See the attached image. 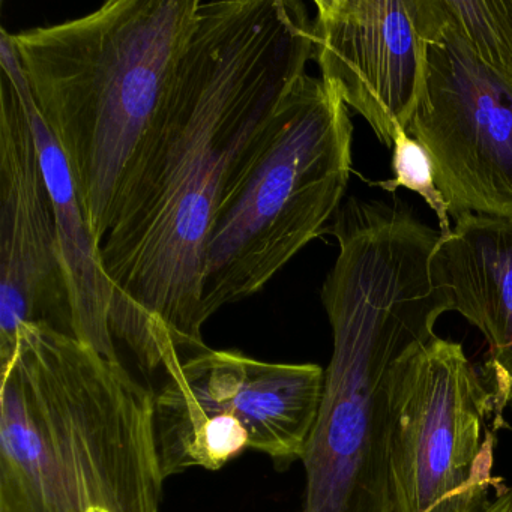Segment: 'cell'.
Wrapping results in <instances>:
<instances>
[{
  "instance_id": "277c9868",
  "label": "cell",
  "mask_w": 512,
  "mask_h": 512,
  "mask_svg": "<svg viewBox=\"0 0 512 512\" xmlns=\"http://www.w3.org/2000/svg\"><path fill=\"white\" fill-rule=\"evenodd\" d=\"M200 7V0H109L88 16L13 35L32 101L67 157L100 244Z\"/></svg>"
},
{
  "instance_id": "4fadbf2b",
  "label": "cell",
  "mask_w": 512,
  "mask_h": 512,
  "mask_svg": "<svg viewBox=\"0 0 512 512\" xmlns=\"http://www.w3.org/2000/svg\"><path fill=\"white\" fill-rule=\"evenodd\" d=\"M418 31L448 32L482 62L512 76V0H412Z\"/></svg>"
},
{
  "instance_id": "6da1fadb",
  "label": "cell",
  "mask_w": 512,
  "mask_h": 512,
  "mask_svg": "<svg viewBox=\"0 0 512 512\" xmlns=\"http://www.w3.org/2000/svg\"><path fill=\"white\" fill-rule=\"evenodd\" d=\"M311 59L313 22L299 0L202 2L101 244L110 329L142 368L167 374L208 349L202 278L212 223Z\"/></svg>"
},
{
  "instance_id": "5bb4252c",
  "label": "cell",
  "mask_w": 512,
  "mask_h": 512,
  "mask_svg": "<svg viewBox=\"0 0 512 512\" xmlns=\"http://www.w3.org/2000/svg\"><path fill=\"white\" fill-rule=\"evenodd\" d=\"M392 170L395 178L379 182V187L388 193H395L400 187L418 193L437 215L442 236L449 235L452 227L448 203L437 188L430 155L418 140L407 134V131H400L395 137L394 148H392Z\"/></svg>"
},
{
  "instance_id": "8992f818",
  "label": "cell",
  "mask_w": 512,
  "mask_h": 512,
  "mask_svg": "<svg viewBox=\"0 0 512 512\" xmlns=\"http://www.w3.org/2000/svg\"><path fill=\"white\" fill-rule=\"evenodd\" d=\"M164 376L154 394L164 479L196 467L221 469L247 449L268 455L278 469L304 457L325 388L320 365L208 347Z\"/></svg>"
},
{
  "instance_id": "7c38bea8",
  "label": "cell",
  "mask_w": 512,
  "mask_h": 512,
  "mask_svg": "<svg viewBox=\"0 0 512 512\" xmlns=\"http://www.w3.org/2000/svg\"><path fill=\"white\" fill-rule=\"evenodd\" d=\"M0 65L16 80L31 118L41 167L55 209L62 265L70 293L73 335L101 355L119 359L110 329L112 287L101 263V244L89 226L67 157L32 101L13 35L5 29L0 37Z\"/></svg>"
},
{
  "instance_id": "52a82bcc",
  "label": "cell",
  "mask_w": 512,
  "mask_h": 512,
  "mask_svg": "<svg viewBox=\"0 0 512 512\" xmlns=\"http://www.w3.org/2000/svg\"><path fill=\"white\" fill-rule=\"evenodd\" d=\"M493 398L463 346L434 335L389 380L394 512H484L493 487Z\"/></svg>"
},
{
  "instance_id": "5b68a950",
  "label": "cell",
  "mask_w": 512,
  "mask_h": 512,
  "mask_svg": "<svg viewBox=\"0 0 512 512\" xmlns=\"http://www.w3.org/2000/svg\"><path fill=\"white\" fill-rule=\"evenodd\" d=\"M347 106L307 73L236 173L205 250V323L256 295L335 217L352 170Z\"/></svg>"
},
{
  "instance_id": "30bf717a",
  "label": "cell",
  "mask_w": 512,
  "mask_h": 512,
  "mask_svg": "<svg viewBox=\"0 0 512 512\" xmlns=\"http://www.w3.org/2000/svg\"><path fill=\"white\" fill-rule=\"evenodd\" d=\"M313 59L322 80L394 148L424 79L412 0H316Z\"/></svg>"
},
{
  "instance_id": "9a60e30c",
  "label": "cell",
  "mask_w": 512,
  "mask_h": 512,
  "mask_svg": "<svg viewBox=\"0 0 512 512\" xmlns=\"http://www.w3.org/2000/svg\"><path fill=\"white\" fill-rule=\"evenodd\" d=\"M484 512H512V487L497 491Z\"/></svg>"
},
{
  "instance_id": "9c48e42d",
  "label": "cell",
  "mask_w": 512,
  "mask_h": 512,
  "mask_svg": "<svg viewBox=\"0 0 512 512\" xmlns=\"http://www.w3.org/2000/svg\"><path fill=\"white\" fill-rule=\"evenodd\" d=\"M0 79V365L17 332L47 325L73 335L52 197L25 98L7 68ZM74 337V335H73Z\"/></svg>"
},
{
  "instance_id": "3957f363",
  "label": "cell",
  "mask_w": 512,
  "mask_h": 512,
  "mask_svg": "<svg viewBox=\"0 0 512 512\" xmlns=\"http://www.w3.org/2000/svg\"><path fill=\"white\" fill-rule=\"evenodd\" d=\"M0 512H160L154 394L47 325L0 365Z\"/></svg>"
},
{
  "instance_id": "8fae6325",
  "label": "cell",
  "mask_w": 512,
  "mask_h": 512,
  "mask_svg": "<svg viewBox=\"0 0 512 512\" xmlns=\"http://www.w3.org/2000/svg\"><path fill=\"white\" fill-rule=\"evenodd\" d=\"M437 260L454 311L481 331L488 344L482 374L493 398L494 431L512 410V217L467 214L442 236Z\"/></svg>"
},
{
  "instance_id": "ba28073f",
  "label": "cell",
  "mask_w": 512,
  "mask_h": 512,
  "mask_svg": "<svg viewBox=\"0 0 512 512\" xmlns=\"http://www.w3.org/2000/svg\"><path fill=\"white\" fill-rule=\"evenodd\" d=\"M418 32L424 79L406 131L430 155L449 217H512V76L448 32Z\"/></svg>"
},
{
  "instance_id": "7a4b0ae2",
  "label": "cell",
  "mask_w": 512,
  "mask_h": 512,
  "mask_svg": "<svg viewBox=\"0 0 512 512\" xmlns=\"http://www.w3.org/2000/svg\"><path fill=\"white\" fill-rule=\"evenodd\" d=\"M329 232L340 245L322 289L334 347L301 460V512H394L389 380L395 362L454 311L437 260L442 233L404 205L356 197Z\"/></svg>"
}]
</instances>
